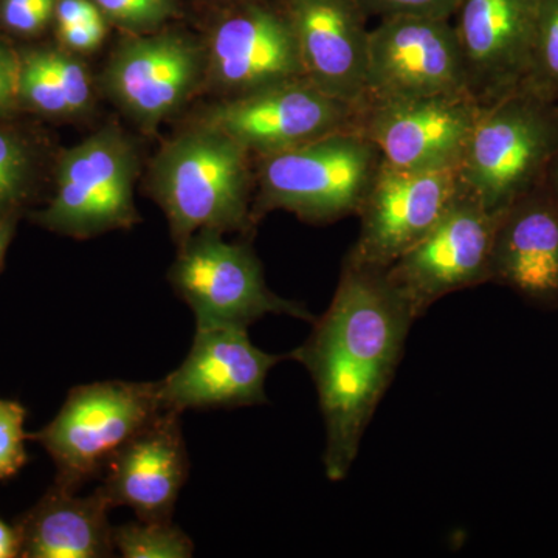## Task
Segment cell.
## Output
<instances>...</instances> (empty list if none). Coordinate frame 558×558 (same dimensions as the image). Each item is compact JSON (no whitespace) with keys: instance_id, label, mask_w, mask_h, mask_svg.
<instances>
[{"instance_id":"17","label":"cell","mask_w":558,"mask_h":558,"mask_svg":"<svg viewBox=\"0 0 558 558\" xmlns=\"http://www.w3.org/2000/svg\"><path fill=\"white\" fill-rule=\"evenodd\" d=\"M180 416L165 410L109 459L100 488L112 508L128 506L138 520H172L190 473Z\"/></svg>"},{"instance_id":"9","label":"cell","mask_w":558,"mask_h":558,"mask_svg":"<svg viewBox=\"0 0 558 558\" xmlns=\"http://www.w3.org/2000/svg\"><path fill=\"white\" fill-rule=\"evenodd\" d=\"M201 126L222 132L252 157H264L336 132L359 130V106L299 78L223 98L204 113Z\"/></svg>"},{"instance_id":"11","label":"cell","mask_w":558,"mask_h":558,"mask_svg":"<svg viewBox=\"0 0 558 558\" xmlns=\"http://www.w3.org/2000/svg\"><path fill=\"white\" fill-rule=\"evenodd\" d=\"M459 170L410 171L381 160L363 201L348 263L385 270L446 215L461 193Z\"/></svg>"},{"instance_id":"5","label":"cell","mask_w":558,"mask_h":558,"mask_svg":"<svg viewBox=\"0 0 558 558\" xmlns=\"http://www.w3.org/2000/svg\"><path fill=\"white\" fill-rule=\"evenodd\" d=\"M165 409L159 381L105 380L70 389L57 417L28 438L53 459L54 483L78 492Z\"/></svg>"},{"instance_id":"26","label":"cell","mask_w":558,"mask_h":558,"mask_svg":"<svg viewBox=\"0 0 558 558\" xmlns=\"http://www.w3.org/2000/svg\"><path fill=\"white\" fill-rule=\"evenodd\" d=\"M39 53L68 98L72 116L86 112L92 105V80L86 65L61 51L39 50Z\"/></svg>"},{"instance_id":"23","label":"cell","mask_w":558,"mask_h":558,"mask_svg":"<svg viewBox=\"0 0 558 558\" xmlns=\"http://www.w3.org/2000/svg\"><path fill=\"white\" fill-rule=\"evenodd\" d=\"M20 98L47 116H72L68 98L43 61L39 50L31 51L21 60Z\"/></svg>"},{"instance_id":"13","label":"cell","mask_w":558,"mask_h":558,"mask_svg":"<svg viewBox=\"0 0 558 558\" xmlns=\"http://www.w3.org/2000/svg\"><path fill=\"white\" fill-rule=\"evenodd\" d=\"M290 355L256 348L247 329L196 328L193 347L178 369L160 380L165 409H236L266 403L270 369Z\"/></svg>"},{"instance_id":"22","label":"cell","mask_w":558,"mask_h":558,"mask_svg":"<svg viewBox=\"0 0 558 558\" xmlns=\"http://www.w3.org/2000/svg\"><path fill=\"white\" fill-rule=\"evenodd\" d=\"M523 89L558 102V0H539L531 69Z\"/></svg>"},{"instance_id":"35","label":"cell","mask_w":558,"mask_h":558,"mask_svg":"<svg viewBox=\"0 0 558 558\" xmlns=\"http://www.w3.org/2000/svg\"><path fill=\"white\" fill-rule=\"evenodd\" d=\"M14 233V219L11 215L0 218V267L5 258L7 248H9L11 238Z\"/></svg>"},{"instance_id":"18","label":"cell","mask_w":558,"mask_h":558,"mask_svg":"<svg viewBox=\"0 0 558 558\" xmlns=\"http://www.w3.org/2000/svg\"><path fill=\"white\" fill-rule=\"evenodd\" d=\"M304 75L319 90L359 106L365 95L369 31L354 0H286Z\"/></svg>"},{"instance_id":"30","label":"cell","mask_w":558,"mask_h":558,"mask_svg":"<svg viewBox=\"0 0 558 558\" xmlns=\"http://www.w3.org/2000/svg\"><path fill=\"white\" fill-rule=\"evenodd\" d=\"M60 38L69 49L92 51L100 47L106 36V20L83 22V24L62 25L58 27Z\"/></svg>"},{"instance_id":"27","label":"cell","mask_w":558,"mask_h":558,"mask_svg":"<svg viewBox=\"0 0 558 558\" xmlns=\"http://www.w3.org/2000/svg\"><path fill=\"white\" fill-rule=\"evenodd\" d=\"M28 178V156L22 143L0 131V218L24 196Z\"/></svg>"},{"instance_id":"20","label":"cell","mask_w":558,"mask_h":558,"mask_svg":"<svg viewBox=\"0 0 558 558\" xmlns=\"http://www.w3.org/2000/svg\"><path fill=\"white\" fill-rule=\"evenodd\" d=\"M112 509L98 487L80 497L78 492L54 483L17 521L21 554L25 558L113 557Z\"/></svg>"},{"instance_id":"25","label":"cell","mask_w":558,"mask_h":558,"mask_svg":"<svg viewBox=\"0 0 558 558\" xmlns=\"http://www.w3.org/2000/svg\"><path fill=\"white\" fill-rule=\"evenodd\" d=\"M25 417L20 402L0 399V481L16 475L27 462Z\"/></svg>"},{"instance_id":"16","label":"cell","mask_w":558,"mask_h":558,"mask_svg":"<svg viewBox=\"0 0 558 558\" xmlns=\"http://www.w3.org/2000/svg\"><path fill=\"white\" fill-rule=\"evenodd\" d=\"M207 75V54L183 36H137L124 43L105 73L106 90L143 130L178 112Z\"/></svg>"},{"instance_id":"8","label":"cell","mask_w":558,"mask_h":558,"mask_svg":"<svg viewBox=\"0 0 558 558\" xmlns=\"http://www.w3.org/2000/svg\"><path fill=\"white\" fill-rule=\"evenodd\" d=\"M499 215L461 189L439 222L384 270L414 318L447 293L492 279Z\"/></svg>"},{"instance_id":"4","label":"cell","mask_w":558,"mask_h":558,"mask_svg":"<svg viewBox=\"0 0 558 558\" xmlns=\"http://www.w3.org/2000/svg\"><path fill=\"white\" fill-rule=\"evenodd\" d=\"M557 150V102L527 89L512 92L481 106L459 180L484 208L501 213L538 189Z\"/></svg>"},{"instance_id":"10","label":"cell","mask_w":558,"mask_h":558,"mask_svg":"<svg viewBox=\"0 0 558 558\" xmlns=\"http://www.w3.org/2000/svg\"><path fill=\"white\" fill-rule=\"evenodd\" d=\"M446 94H470L451 20L395 16L371 28L360 105Z\"/></svg>"},{"instance_id":"28","label":"cell","mask_w":558,"mask_h":558,"mask_svg":"<svg viewBox=\"0 0 558 558\" xmlns=\"http://www.w3.org/2000/svg\"><path fill=\"white\" fill-rule=\"evenodd\" d=\"M365 16L385 17L417 16L453 20L462 0H354Z\"/></svg>"},{"instance_id":"33","label":"cell","mask_w":558,"mask_h":558,"mask_svg":"<svg viewBox=\"0 0 558 558\" xmlns=\"http://www.w3.org/2000/svg\"><path fill=\"white\" fill-rule=\"evenodd\" d=\"M21 542L16 526L0 519V558L20 557Z\"/></svg>"},{"instance_id":"2","label":"cell","mask_w":558,"mask_h":558,"mask_svg":"<svg viewBox=\"0 0 558 558\" xmlns=\"http://www.w3.org/2000/svg\"><path fill=\"white\" fill-rule=\"evenodd\" d=\"M252 154L222 132L201 126L167 143L150 170V194L182 245L202 230L245 231L252 226Z\"/></svg>"},{"instance_id":"14","label":"cell","mask_w":558,"mask_h":558,"mask_svg":"<svg viewBox=\"0 0 558 558\" xmlns=\"http://www.w3.org/2000/svg\"><path fill=\"white\" fill-rule=\"evenodd\" d=\"M205 78L226 98L306 78L284 7L260 0L234 7L213 31Z\"/></svg>"},{"instance_id":"24","label":"cell","mask_w":558,"mask_h":558,"mask_svg":"<svg viewBox=\"0 0 558 558\" xmlns=\"http://www.w3.org/2000/svg\"><path fill=\"white\" fill-rule=\"evenodd\" d=\"M110 21L124 31L145 33L175 16L174 0H94Z\"/></svg>"},{"instance_id":"3","label":"cell","mask_w":558,"mask_h":558,"mask_svg":"<svg viewBox=\"0 0 558 558\" xmlns=\"http://www.w3.org/2000/svg\"><path fill=\"white\" fill-rule=\"evenodd\" d=\"M381 160L379 148L359 130L256 157L252 219L271 209L315 223L357 215Z\"/></svg>"},{"instance_id":"6","label":"cell","mask_w":558,"mask_h":558,"mask_svg":"<svg viewBox=\"0 0 558 558\" xmlns=\"http://www.w3.org/2000/svg\"><path fill=\"white\" fill-rule=\"evenodd\" d=\"M222 234L197 231L179 245L168 274L174 292L193 311L196 328L248 329L267 314L315 322L303 304L267 288L263 266L250 245L226 241Z\"/></svg>"},{"instance_id":"1","label":"cell","mask_w":558,"mask_h":558,"mask_svg":"<svg viewBox=\"0 0 558 558\" xmlns=\"http://www.w3.org/2000/svg\"><path fill=\"white\" fill-rule=\"evenodd\" d=\"M413 314L384 270L344 263L328 312L303 347L290 354L317 385L326 424L325 468L343 480L360 440L398 368Z\"/></svg>"},{"instance_id":"34","label":"cell","mask_w":558,"mask_h":558,"mask_svg":"<svg viewBox=\"0 0 558 558\" xmlns=\"http://www.w3.org/2000/svg\"><path fill=\"white\" fill-rule=\"evenodd\" d=\"M538 189L549 197L550 202L558 208V150L553 160L549 161Z\"/></svg>"},{"instance_id":"32","label":"cell","mask_w":558,"mask_h":558,"mask_svg":"<svg viewBox=\"0 0 558 558\" xmlns=\"http://www.w3.org/2000/svg\"><path fill=\"white\" fill-rule=\"evenodd\" d=\"M54 17H57L58 27H62V25L102 20L105 14L94 0H58Z\"/></svg>"},{"instance_id":"15","label":"cell","mask_w":558,"mask_h":558,"mask_svg":"<svg viewBox=\"0 0 558 558\" xmlns=\"http://www.w3.org/2000/svg\"><path fill=\"white\" fill-rule=\"evenodd\" d=\"M539 0H462L453 16L470 95L492 105L523 89Z\"/></svg>"},{"instance_id":"19","label":"cell","mask_w":558,"mask_h":558,"mask_svg":"<svg viewBox=\"0 0 558 558\" xmlns=\"http://www.w3.org/2000/svg\"><path fill=\"white\" fill-rule=\"evenodd\" d=\"M492 279L532 299L558 293V208L535 189L501 211L492 248Z\"/></svg>"},{"instance_id":"29","label":"cell","mask_w":558,"mask_h":558,"mask_svg":"<svg viewBox=\"0 0 558 558\" xmlns=\"http://www.w3.org/2000/svg\"><path fill=\"white\" fill-rule=\"evenodd\" d=\"M58 0H3V22L11 31L36 33L54 16Z\"/></svg>"},{"instance_id":"7","label":"cell","mask_w":558,"mask_h":558,"mask_svg":"<svg viewBox=\"0 0 558 558\" xmlns=\"http://www.w3.org/2000/svg\"><path fill=\"white\" fill-rule=\"evenodd\" d=\"M137 172V153L123 132L113 126L95 132L62 154L57 191L39 223L76 240L131 229L140 220Z\"/></svg>"},{"instance_id":"21","label":"cell","mask_w":558,"mask_h":558,"mask_svg":"<svg viewBox=\"0 0 558 558\" xmlns=\"http://www.w3.org/2000/svg\"><path fill=\"white\" fill-rule=\"evenodd\" d=\"M113 545L124 558H190L193 539L171 521H145L113 527Z\"/></svg>"},{"instance_id":"31","label":"cell","mask_w":558,"mask_h":558,"mask_svg":"<svg viewBox=\"0 0 558 558\" xmlns=\"http://www.w3.org/2000/svg\"><path fill=\"white\" fill-rule=\"evenodd\" d=\"M21 60L0 43V113L20 100Z\"/></svg>"},{"instance_id":"12","label":"cell","mask_w":558,"mask_h":558,"mask_svg":"<svg viewBox=\"0 0 558 558\" xmlns=\"http://www.w3.org/2000/svg\"><path fill=\"white\" fill-rule=\"evenodd\" d=\"M480 110L470 94L366 102L359 106V131L392 167L459 170Z\"/></svg>"}]
</instances>
